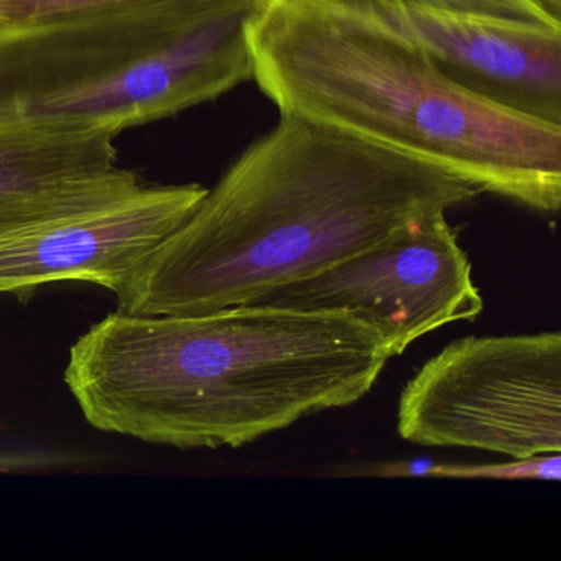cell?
Returning a JSON list of instances; mask_svg holds the SVG:
<instances>
[{
  "label": "cell",
  "mask_w": 561,
  "mask_h": 561,
  "mask_svg": "<svg viewBox=\"0 0 561 561\" xmlns=\"http://www.w3.org/2000/svg\"><path fill=\"white\" fill-rule=\"evenodd\" d=\"M482 193L461 176L280 114L117 291V311L249 305Z\"/></svg>",
  "instance_id": "obj_1"
},
{
  "label": "cell",
  "mask_w": 561,
  "mask_h": 561,
  "mask_svg": "<svg viewBox=\"0 0 561 561\" xmlns=\"http://www.w3.org/2000/svg\"><path fill=\"white\" fill-rule=\"evenodd\" d=\"M390 359L382 337L344 313L114 311L71 346L65 383L100 432L179 449L239 448L353 405Z\"/></svg>",
  "instance_id": "obj_2"
},
{
  "label": "cell",
  "mask_w": 561,
  "mask_h": 561,
  "mask_svg": "<svg viewBox=\"0 0 561 561\" xmlns=\"http://www.w3.org/2000/svg\"><path fill=\"white\" fill-rule=\"evenodd\" d=\"M254 78L304 117L540 213L561 206V126L459 88L363 0H268L249 28Z\"/></svg>",
  "instance_id": "obj_3"
},
{
  "label": "cell",
  "mask_w": 561,
  "mask_h": 561,
  "mask_svg": "<svg viewBox=\"0 0 561 561\" xmlns=\"http://www.w3.org/2000/svg\"><path fill=\"white\" fill-rule=\"evenodd\" d=\"M268 0H159L0 27V130L111 134L254 78L249 28Z\"/></svg>",
  "instance_id": "obj_4"
},
{
  "label": "cell",
  "mask_w": 561,
  "mask_h": 561,
  "mask_svg": "<svg viewBox=\"0 0 561 561\" xmlns=\"http://www.w3.org/2000/svg\"><path fill=\"white\" fill-rule=\"evenodd\" d=\"M397 432L511 458L561 453L560 331L453 341L403 387Z\"/></svg>",
  "instance_id": "obj_5"
},
{
  "label": "cell",
  "mask_w": 561,
  "mask_h": 561,
  "mask_svg": "<svg viewBox=\"0 0 561 561\" xmlns=\"http://www.w3.org/2000/svg\"><path fill=\"white\" fill-rule=\"evenodd\" d=\"M249 305L350 314L373 328L392 357L425 334L484 311L471 261L443 211Z\"/></svg>",
  "instance_id": "obj_6"
},
{
  "label": "cell",
  "mask_w": 561,
  "mask_h": 561,
  "mask_svg": "<svg viewBox=\"0 0 561 561\" xmlns=\"http://www.w3.org/2000/svg\"><path fill=\"white\" fill-rule=\"evenodd\" d=\"M205 193L196 183L144 185L100 208L0 242V295L27 300L38 288L58 282H87L116 295Z\"/></svg>",
  "instance_id": "obj_7"
},
{
  "label": "cell",
  "mask_w": 561,
  "mask_h": 561,
  "mask_svg": "<svg viewBox=\"0 0 561 561\" xmlns=\"http://www.w3.org/2000/svg\"><path fill=\"white\" fill-rule=\"evenodd\" d=\"M453 83L502 110L561 126V25L363 0Z\"/></svg>",
  "instance_id": "obj_8"
},
{
  "label": "cell",
  "mask_w": 561,
  "mask_h": 561,
  "mask_svg": "<svg viewBox=\"0 0 561 561\" xmlns=\"http://www.w3.org/2000/svg\"><path fill=\"white\" fill-rule=\"evenodd\" d=\"M111 134L0 130V242L144 186Z\"/></svg>",
  "instance_id": "obj_9"
},
{
  "label": "cell",
  "mask_w": 561,
  "mask_h": 561,
  "mask_svg": "<svg viewBox=\"0 0 561 561\" xmlns=\"http://www.w3.org/2000/svg\"><path fill=\"white\" fill-rule=\"evenodd\" d=\"M426 478L495 479V481H554L561 479V455L511 458L504 462H481V465H459V462H430Z\"/></svg>",
  "instance_id": "obj_10"
},
{
  "label": "cell",
  "mask_w": 561,
  "mask_h": 561,
  "mask_svg": "<svg viewBox=\"0 0 561 561\" xmlns=\"http://www.w3.org/2000/svg\"><path fill=\"white\" fill-rule=\"evenodd\" d=\"M153 2L159 0H0V27L37 24Z\"/></svg>",
  "instance_id": "obj_11"
},
{
  "label": "cell",
  "mask_w": 561,
  "mask_h": 561,
  "mask_svg": "<svg viewBox=\"0 0 561 561\" xmlns=\"http://www.w3.org/2000/svg\"><path fill=\"white\" fill-rule=\"evenodd\" d=\"M405 4L459 14L485 15V18L514 19L531 24L561 25L551 18L537 0H400Z\"/></svg>",
  "instance_id": "obj_12"
},
{
  "label": "cell",
  "mask_w": 561,
  "mask_h": 561,
  "mask_svg": "<svg viewBox=\"0 0 561 561\" xmlns=\"http://www.w3.org/2000/svg\"><path fill=\"white\" fill-rule=\"evenodd\" d=\"M538 4L551 15V18L561 21V0H537Z\"/></svg>",
  "instance_id": "obj_13"
}]
</instances>
